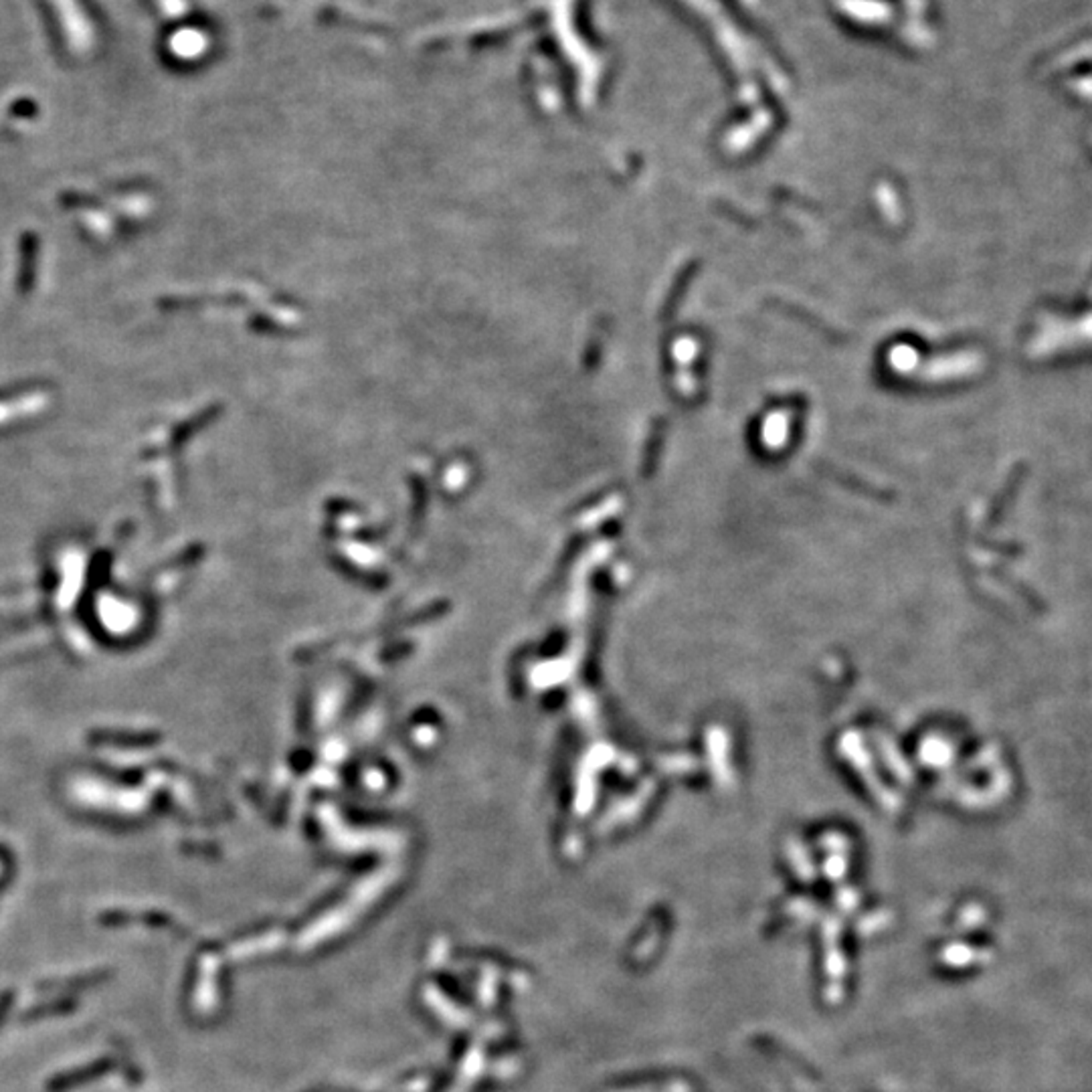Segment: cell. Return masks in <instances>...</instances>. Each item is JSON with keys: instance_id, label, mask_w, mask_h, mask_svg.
Instances as JSON below:
<instances>
[{"instance_id": "1", "label": "cell", "mask_w": 1092, "mask_h": 1092, "mask_svg": "<svg viewBox=\"0 0 1092 1092\" xmlns=\"http://www.w3.org/2000/svg\"><path fill=\"white\" fill-rule=\"evenodd\" d=\"M106 1068H108V1062H100V1064L85 1066L82 1070H73V1072L55 1076V1079L47 1084V1090L49 1092H65V1090L71 1088V1087H77V1084L95 1079V1076L104 1072Z\"/></svg>"}, {"instance_id": "2", "label": "cell", "mask_w": 1092, "mask_h": 1092, "mask_svg": "<svg viewBox=\"0 0 1092 1092\" xmlns=\"http://www.w3.org/2000/svg\"><path fill=\"white\" fill-rule=\"evenodd\" d=\"M73 1006H76V1003L69 1001V1000H68V1001L49 1003V1006L35 1008V1009L31 1011V1014H27V1020H35V1017H43V1016H55V1014H63V1011H60V1009H65V1011H68V1009H71Z\"/></svg>"}, {"instance_id": "3", "label": "cell", "mask_w": 1092, "mask_h": 1092, "mask_svg": "<svg viewBox=\"0 0 1092 1092\" xmlns=\"http://www.w3.org/2000/svg\"><path fill=\"white\" fill-rule=\"evenodd\" d=\"M11 1003H12V993L11 992L4 993L3 998H0V1022H3V1017L6 1016V1011H9Z\"/></svg>"}]
</instances>
